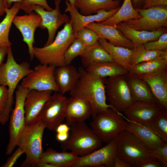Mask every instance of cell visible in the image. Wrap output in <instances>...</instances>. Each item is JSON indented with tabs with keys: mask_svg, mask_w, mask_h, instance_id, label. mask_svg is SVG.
I'll list each match as a JSON object with an SVG mask.
<instances>
[{
	"mask_svg": "<svg viewBox=\"0 0 167 167\" xmlns=\"http://www.w3.org/2000/svg\"><path fill=\"white\" fill-rule=\"evenodd\" d=\"M78 69L80 78L74 88L70 92L71 96L84 99L90 102L92 108L93 119L108 108L113 109L106 102V78L90 73L83 67H79Z\"/></svg>",
	"mask_w": 167,
	"mask_h": 167,
	"instance_id": "obj_1",
	"label": "cell"
},
{
	"mask_svg": "<svg viewBox=\"0 0 167 167\" xmlns=\"http://www.w3.org/2000/svg\"><path fill=\"white\" fill-rule=\"evenodd\" d=\"M76 38L70 22L65 24L58 32L53 42L42 47H33V53L40 64L56 67L66 65L64 55L68 48Z\"/></svg>",
	"mask_w": 167,
	"mask_h": 167,
	"instance_id": "obj_2",
	"label": "cell"
},
{
	"mask_svg": "<svg viewBox=\"0 0 167 167\" xmlns=\"http://www.w3.org/2000/svg\"><path fill=\"white\" fill-rule=\"evenodd\" d=\"M7 55L6 62L0 66V85L7 87L9 92L8 101L3 119L4 124L8 121L12 110L13 94L19 82L32 70L27 62L19 64L16 62L11 47H8Z\"/></svg>",
	"mask_w": 167,
	"mask_h": 167,
	"instance_id": "obj_3",
	"label": "cell"
},
{
	"mask_svg": "<svg viewBox=\"0 0 167 167\" xmlns=\"http://www.w3.org/2000/svg\"><path fill=\"white\" fill-rule=\"evenodd\" d=\"M70 126V133L68 139L61 142L63 151L69 150L82 156L101 147L102 142L84 122L75 123Z\"/></svg>",
	"mask_w": 167,
	"mask_h": 167,
	"instance_id": "obj_4",
	"label": "cell"
},
{
	"mask_svg": "<svg viewBox=\"0 0 167 167\" xmlns=\"http://www.w3.org/2000/svg\"><path fill=\"white\" fill-rule=\"evenodd\" d=\"M45 127L40 121L32 125H26L19 137L17 146L25 154L21 167H36L43 152L42 139Z\"/></svg>",
	"mask_w": 167,
	"mask_h": 167,
	"instance_id": "obj_5",
	"label": "cell"
},
{
	"mask_svg": "<svg viewBox=\"0 0 167 167\" xmlns=\"http://www.w3.org/2000/svg\"><path fill=\"white\" fill-rule=\"evenodd\" d=\"M128 122L121 113L109 108L97 114L90 125L101 141L107 143L125 130Z\"/></svg>",
	"mask_w": 167,
	"mask_h": 167,
	"instance_id": "obj_6",
	"label": "cell"
},
{
	"mask_svg": "<svg viewBox=\"0 0 167 167\" xmlns=\"http://www.w3.org/2000/svg\"><path fill=\"white\" fill-rule=\"evenodd\" d=\"M115 139L118 148L117 156L132 167H137L152 157L149 154V150L128 131H123Z\"/></svg>",
	"mask_w": 167,
	"mask_h": 167,
	"instance_id": "obj_7",
	"label": "cell"
},
{
	"mask_svg": "<svg viewBox=\"0 0 167 167\" xmlns=\"http://www.w3.org/2000/svg\"><path fill=\"white\" fill-rule=\"evenodd\" d=\"M29 89L18 85L15 94V107L12 110L9 127V139L5 154L10 155L17 146L20 136L25 125L24 103Z\"/></svg>",
	"mask_w": 167,
	"mask_h": 167,
	"instance_id": "obj_8",
	"label": "cell"
},
{
	"mask_svg": "<svg viewBox=\"0 0 167 167\" xmlns=\"http://www.w3.org/2000/svg\"><path fill=\"white\" fill-rule=\"evenodd\" d=\"M107 99L113 109L123 112L133 102L126 80V75L108 77L105 82Z\"/></svg>",
	"mask_w": 167,
	"mask_h": 167,
	"instance_id": "obj_9",
	"label": "cell"
},
{
	"mask_svg": "<svg viewBox=\"0 0 167 167\" xmlns=\"http://www.w3.org/2000/svg\"><path fill=\"white\" fill-rule=\"evenodd\" d=\"M135 9L141 17L124 22L130 27L138 30L153 31L167 26V6Z\"/></svg>",
	"mask_w": 167,
	"mask_h": 167,
	"instance_id": "obj_10",
	"label": "cell"
},
{
	"mask_svg": "<svg viewBox=\"0 0 167 167\" xmlns=\"http://www.w3.org/2000/svg\"><path fill=\"white\" fill-rule=\"evenodd\" d=\"M55 68L52 65H38L22 79L20 85L29 90L59 92L54 76Z\"/></svg>",
	"mask_w": 167,
	"mask_h": 167,
	"instance_id": "obj_11",
	"label": "cell"
},
{
	"mask_svg": "<svg viewBox=\"0 0 167 167\" xmlns=\"http://www.w3.org/2000/svg\"><path fill=\"white\" fill-rule=\"evenodd\" d=\"M61 0H54L55 7L51 11H48L41 6L35 5L30 7L26 14L34 11L41 19L39 28L46 29L48 32L47 40L44 46L51 43L54 39L56 32L62 25L70 21V18L65 14H62L60 11V5Z\"/></svg>",
	"mask_w": 167,
	"mask_h": 167,
	"instance_id": "obj_12",
	"label": "cell"
},
{
	"mask_svg": "<svg viewBox=\"0 0 167 167\" xmlns=\"http://www.w3.org/2000/svg\"><path fill=\"white\" fill-rule=\"evenodd\" d=\"M67 98L59 92H54L45 104L37 119L47 128L55 131L65 118V106Z\"/></svg>",
	"mask_w": 167,
	"mask_h": 167,
	"instance_id": "obj_13",
	"label": "cell"
},
{
	"mask_svg": "<svg viewBox=\"0 0 167 167\" xmlns=\"http://www.w3.org/2000/svg\"><path fill=\"white\" fill-rule=\"evenodd\" d=\"M118 153L115 139L85 156H79L71 167H114V159Z\"/></svg>",
	"mask_w": 167,
	"mask_h": 167,
	"instance_id": "obj_14",
	"label": "cell"
},
{
	"mask_svg": "<svg viewBox=\"0 0 167 167\" xmlns=\"http://www.w3.org/2000/svg\"><path fill=\"white\" fill-rule=\"evenodd\" d=\"M161 110L156 103L137 101L133 102L123 113L127 121L149 127Z\"/></svg>",
	"mask_w": 167,
	"mask_h": 167,
	"instance_id": "obj_15",
	"label": "cell"
},
{
	"mask_svg": "<svg viewBox=\"0 0 167 167\" xmlns=\"http://www.w3.org/2000/svg\"><path fill=\"white\" fill-rule=\"evenodd\" d=\"M41 21L40 16L33 11L21 16L16 15L12 23L21 32L23 41L27 45L30 60L34 56L33 44L34 43V33L37 28L39 27Z\"/></svg>",
	"mask_w": 167,
	"mask_h": 167,
	"instance_id": "obj_16",
	"label": "cell"
},
{
	"mask_svg": "<svg viewBox=\"0 0 167 167\" xmlns=\"http://www.w3.org/2000/svg\"><path fill=\"white\" fill-rule=\"evenodd\" d=\"M65 3L66 7L65 12L69 13L70 22L75 34L93 22L100 23L107 20L114 15L120 7L119 6L109 11L101 10L96 14L84 15L81 14L74 5L66 1Z\"/></svg>",
	"mask_w": 167,
	"mask_h": 167,
	"instance_id": "obj_17",
	"label": "cell"
},
{
	"mask_svg": "<svg viewBox=\"0 0 167 167\" xmlns=\"http://www.w3.org/2000/svg\"><path fill=\"white\" fill-rule=\"evenodd\" d=\"M53 92L51 91L29 90L24 103L26 125H32L37 122L43 106Z\"/></svg>",
	"mask_w": 167,
	"mask_h": 167,
	"instance_id": "obj_18",
	"label": "cell"
},
{
	"mask_svg": "<svg viewBox=\"0 0 167 167\" xmlns=\"http://www.w3.org/2000/svg\"><path fill=\"white\" fill-rule=\"evenodd\" d=\"M91 104L84 99L71 96L67 98L65 106V118L69 126L73 123L84 122L92 114Z\"/></svg>",
	"mask_w": 167,
	"mask_h": 167,
	"instance_id": "obj_19",
	"label": "cell"
},
{
	"mask_svg": "<svg viewBox=\"0 0 167 167\" xmlns=\"http://www.w3.org/2000/svg\"><path fill=\"white\" fill-rule=\"evenodd\" d=\"M140 76L149 85L157 104L167 110V69Z\"/></svg>",
	"mask_w": 167,
	"mask_h": 167,
	"instance_id": "obj_20",
	"label": "cell"
},
{
	"mask_svg": "<svg viewBox=\"0 0 167 167\" xmlns=\"http://www.w3.org/2000/svg\"><path fill=\"white\" fill-rule=\"evenodd\" d=\"M85 27L92 30L97 34L99 38L108 40L109 42L113 45L130 49L134 48L132 41L125 37L116 28L115 25L93 22L88 24Z\"/></svg>",
	"mask_w": 167,
	"mask_h": 167,
	"instance_id": "obj_21",
	"label": "cell"
},
{
	"mask_svg": "<svg viewBox=\"0 0 167 167\" xmlns=\"http://www.w3.org/2000/svg\"><path fill=\"white\" fill-rule=\"evenodd\" d=\"M128 122L125 130L133 134L149 150H153L167 143L149 127Z\"/></svg>",
	"mask_w": 167,
	"mask_h": 167,
	"instance_id": "obj_22",
	"label": "cell"
},
{
	"mask_svg": "<svg viewBox=\"0 0 167 167\" xmlns=\"http://www.w3.org/2000/svg\"><path fill=\"white\" fill-rule=\"evenodd\" d=\"M56 82L59 92L64 95L75 87L80 78V73L74 66L65 65L56 67L54 71Z\"/></svg>",
	"mask_w": 167,
	"mask_h": 167,
	"instance_id": "obj_23",
	"label": "cell"
},
{
	"mask_svg": "<svg viewBox=\"0 0 167 167\" xmlns=\"http://www.w3.org/2000/svg\"><path fill=\"white\" fill-rule=\"evenodd\" d=\"M126 78L133 102L142 101L156 103L149 85L141 77L129 72Z\"/></svg>",
	"mask_w": 167,
	"mask_h": 167,
	"instance_id": "obj_24",
	"label": "cell"
},
{
	"mask_svg": "<svg viewBox=\"0 0 167 167\" xmlns=\"http://www.w3.org/2000/svg\"><path fill=\"white\" fill-rule=\"evenodd\" d=\"M115 26L125 37L132 41L134 48L148 42L156 41L164 33L161 29L153 31L136 30L130 27L124 22Z\"/></svg>",
	"mask_w": 167,
	"mask_h": 167,
	"instance_id": "obj_25",
	"label": "cell"
},
{
	"mask_svg": "<svg viewBox=\"0 0 167 167\" xmlns=\"http://www.w3.org/2000/svg\"><path fill=\"white\" fill-rule=\"evenodd\" d=\"M120 1L113 0H76L75 6L82 15L96 14L101 10L109 11L120 6Z\"/></svg>",
	"mask_w": 167,
	"mask_h": 167,
	"instance_id": "obj_26",
	"label": "cell"
},
{
	"mask_svg": "<svg viewBox=\"0 0 167 167\" xmlns=\"http://www.w3.org/2000/svg\"><path fill=\"white\" fill-rule=\"evenodd\" d=\"M79 156L72 152H58L52 148L43 152L39 161L47 163L54 167H71Z\"/></svg>",
	"mask_w": 167,
	"mask_h": 167,
	"instance_id": "obj_27",
	"label": "cell"
},
{
	"mask_svg": "<svg viewBox=\"0 0 167 167\" xmlns=\"http://www.w3.org/2000/svg\"><path fill=\"white\" fill-rule=\"evenodd\" d=\"M80 57L83 67L85 68L100 63L114 62L98 41L93 45L87 47Z\"/></svg>",
	"mask_w": 167,
	"mask_h": 167,
	"instance_id": "obj_28",
	"label": "cell"
},
{
	"mask_svg": "<svg viewBox=\"0 0 167 167\" xmlns=\"http://www.w3.org/2000/svg\"><path fill=\"white\" fill-rule=\"evenodd\" d=\"M98 41L115 62L129 71L131 67L130 61L132 49L115 46L102 38H99Z\"/></svg>",
	"mask_w": 167,
	"mask_h": 167,
	"instance_id": "obj_29",
	"label": "cell"
},
{
	"mask_svg": "<svg viewBox=\"0 0 167 167\" xmlns=\"http://www.w3.org/2000/svg\"><path fill=\"white\" fill-rule=\"evenodd\" d=\"M85 69L87 71L103 78L125 75L129 72L128 71L115 62L100 63L90 66Z\"/></svg>",
	"mask_w": 167,
	"mask_h": 167,
	"instance_id": "obj_30",
	"label": "cell"
},
{
	"mask_svg": "<svg viewBox=\"0 0 167 167\" xmlns=\"http://www.w3.org/2000/svg\"><path fill=\"white\" fill-rule=\"evenodd\" d=\"M141 16L133 6L131 0H124L121 6L112 16L100 23L107 25H116L131 19H137Z\"/></svg>",
	"mask_w": 167,
	"mask_h": 167,
	"instance_id": "obj_31",
	"label": "cell"
},
{
	"mask_svg": "<svg viewBox=\"0 0 167 167\" xmlns=\"http://www.w3.org/2000/svg\"><path fill=\"white\" fill-rule=\"evenodd\" d=\"M167 69V58L161 57L131 67L129 72L141 76Z\"/></svg>",
	"mask_w": 167,
	"mask_h": 167,
	"instance_id": "obj_32",
	"label": "cell"
},
{
	"mask_svg": "<svg viewBox=\"0 0 167 167\" xmlns=\"http://www.w3.org/2000/svg\"><path fill=\"white\" fill-rule=\"evenodd\" d=\"M20 9V3H15L8 9L6 15L0 23V46L11 47V43L9 39V33L15 16Z\"/></svg>",
	"mask_w": 167,
	"mask_h": 167,
	"instance_id": "obj_33",
	"label": "cell"
},
{
	"mask_svg": "<svg viewBox=\"0 0 167 167\" xmlns=\"http://www.w3.org/2000/svg\"><path fill=\"white\" fill-rule=\"evenodd\" d=\"M161 57L167 58V49L164 51L148 50L143 44L141 45L132 49L130 63L132 66Z\"/></svg>",
	"mask_w": 167,
	"mask_h": 167,
	"instance_id": "obj_34",
	"label": "cell"
},
{
	"mask_svg": "<svg viewBox=\"0 0 167 167\" xmlns=\"http://www.w3.org/2000/svg\"><path fill=\"white\" fill-rule=\"evenodd\" d=\"M149 127L167 143V110L161 109Z\"/></svg>",
	"mask_w": 167,
	"mask_h": 167,
	"instance_id": "obj_35",
	"label": "cell"
},
{
	"mask_svg": "<svg viewBox=\"0 0 167 167\" xmlns=\"http://www.w3.org/2000/svg\"><path fill=\"white\" fill-rule=\"evenodd\" d=\"M87 47L79 39L76 37L66 50L64 55L65 64H71L72 61L80 56Z\"/></svg>",
	"mask_w": 167,
	"mask_h": 167,
	"instance_id": "obj_36",
	"label": "cell"
},
{
	"mask_svg": "<svg viewBox=\"0 0 167 167\" xmlns=\"http://www.w3.org/2000/svg\"><path fill=\"white\" fill-rule=\"evenodd\" d=\"M76 37L82 41L87 47L92 46L98 41L99 36L92 30L86 27L81 29L75 34Z\"/></svg>",
	"mask_w": 167,
	"mask_h": 167,
	"instance_id": "obj_37",
	"label": "cell"
},
{
	"mask_svg": "<svg viewBox=\"0 0 167 167\" xmlns=\"http://www.w3.org/2000/svg\"><path fill=\"white\" fill-rule=\"evenodd\" d=\"M145 48L148 50L164 51L167 49V33L161 34L158 39L144 44Z\"/></svg>",
	"mask_w": 167,
	"mask_h": 167,
	"instance_id": "obj_38",
	"label": "cell"
},
{
	"mask_svg": "<svg viewBox=\"0 0 167 167\" xmlns=\"http://www.w3.org/2000/svg\"><path fill=\"white\" fill-rule=\"evenodd\" d=\"M35 5L40 6L48 11L53 10L49 5L47 0H22L20 3V9L26 13L30 7Z\"/></svg>",
	"mask_w": 167,
	"mask_h": 167,
	"instance_id": "obj_39",
	"label": "cell"
},
{
	"mask_svg": "<svg viewBox=\"0 0 167 167\" xmlns=\"http://www.w3.org/2000/svg\"><path fill=\"white\" fill-rule=\"evenodd\" d=\"M149 155L161 161L165 167H167V143L153 150H149Z\"/></svg>",
	"mask_w": 167,
	"mask_h": 167,
	"instance_id": "obj_40",
	"label": "cell"
},
{
	"mask_svg": "<svg viewBox=\"0 0 167 167\" xmlns=\"http://www.w3.org/2000/svg\"><path fill=\"white\" fill-rule=\"evenodd\" d=\"M9 99L8 88L0 85V123L2 124L4 114L5 112Z\"/></svg>",
	"mask_w": 167,
	"mask_h": 167,
	"instance_id": "obj_41",
	"label": "cell"
},
{
	"mask_svg": "<svg viewBox=\"0 0 167 167\" xmlns=\"http://www.w3.org/2000/svg\"><path fill=\"white\" fill-rule=\"evenodd\" d=\"M24 153V152L23 149L20 147H18L16 150L2 167H13L16 163L18 160Z\"/></svg>",
	"mask_w": 167,
	"mask_h": 167,
	"instance_id": "obj_42",
	"label": "cell"
},
{
	"mask_svg": "<svg viewBox=\"0 0 167 167\" xmlns=\"http://www.w3.org/2000/svg\"><path fill=\"white\" fill-rule=\"evenodd\" d=\"M137 167H165L160 161L152 157L139 164Z\"/></svg>",
	"mask_w": 167,
	"mask_h": 167,
	"instance_id": "obj_43",
	"label": "cell"
},
{
	"mask_svg": "<svg viewBox=\"0 0 167 167\" xmlns=\"http://www.w3.org/2000/svg\"><path fill=\"white\" fill-rule=\"evenodd\" d=\"M157 6H167V0H144L142 9H147Z\"/></svg>",
	"mask_w": 167,
	"mask_h": 167,
	"instance_id": "obj_44",
	"label": "cell"
},
{
	"mask_svg": "<svg viewBox=\"0 0 167 167\" xmlns=\"http://www.w3.org/2000/svg\"><path fill=\"white\" fill-rule=\"evenodd\" d=\"M129 163L124 161L116 155L114 159V167H131Z\"/></svg>",
	"mask_w": 167,
	"mask_h": 167,
	"instance_id": "obj_45",
	"label": "cell"
},
{
	"mask_svg": "<svg viewBox=\"0 0 167 167\" xmlns=\"http://www.w3.org/2000/svg\"><path fill=\"white\" fill-rule=\"evenodd\" d=\"M70 126L66 123H60L57 127L55 131L57 133H69Z\"/></svg>",
	"mask_w": 167,
	"mask_h": 167,
	"instance_id": "obj_46",
	"label": "cell"
},
{
	"mask_svg": "<svg viewBox=\"0 0 167 167\" xmlns=\"http://www.w3.org/2000/svg\"><path fill=\"white\" fill-rule=\"evenodd\" d=\"M8 47L0 46V66L3 64L6 55L7 54Z\"/></svg>",
	"mask_w": 167,
	"mask_h": 167,
	"instance_id": "obj_47",
	"label": "cell"
},
{
	"mask_svg": "<svg viewBox=\"0 0 167 167\" xmlns=\"http://www.w3.org/2000/svg\"><path fill=\"white\" fill-rule=\"evenodd\" d=\"M69 135V133H57L56 138L58 141L61 142H64L67 139Z\"/></svg>",
	"mask_w": 167,
	"mask_h": 167,
	"instance_id": "obj_48",
	"label": "cell"
},
{
	"mask_svg": "<svg viewBox=\"0 0 167 167\" xmlns=\"http://www.w3.org/2000/svg\"><path fill=\"white\" fill-rule=\"evenodd\" d=\"M8 9L5 0H0V16L5 13Z\"/></svg>",
	"mask_w": 167,
	"mask_h": 167,
	"instance_id": "obj_49",
	"label": "cell"
},
{
	"mask_svg": "<svg viewBox=\"0 0 167 167\" xmlns=\"http://www.w3.org/2000/svg\"><path fill=\"white\" fill-rule=\"evenodd\" d=\"M144 0H131L132 3L135 9L141 8Z\"/></svg>",
	"mask_w": 167,
	"mask_h": 167,
	"instance_id": "obj_50",
	"label": "cell"
},
{
	"mask_svg": "<svg viewBox=\"0 0 167 167\" xmlns=\"http://www.w3.org/2000/svg\"><path fill=\"white\" fill-rule=\"evenodd\" d=\"M6 3L7 7L8 8L11 7L12 4L14 2H19L20 3L22 0H5Z\"/></svg>",
	"mask_w": 167,
	"mask_h": 167,
	"instance_id": "obj_51",
	"label": "cell"
},
{
	"mask_svg": "<svg viewBox=\"0 0 167 167\" xmlns=\"http://www.w3.org/2000/svg\"><path fill=\"white\" fill-rule=\"evenodd\" d=\"M75 1L76 0H66V1L68 2L72 5H74Z\"/></svg>",
	"mask_w": 167,
	"mask_h": 167,
	"instance_id": "obj_52",
	"label": "cell"
},
{
	"mask_svg": "<svg viewBox=\"0 0 167 167\" xmlns=\"http://www.w3.org/2000/svg\"><path fill=\"white\" fill-rule=\"evenodd\" d=\"M114 0V1H120L121 0Z\"/></svg>",
	"mask_w": 167,
	"mask_h": 167,
	"instance_id": "obj_53",
	"label": "cell"
}]
</instances>
